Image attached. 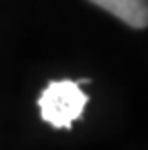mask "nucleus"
Returning a JSON list of instances; mask_svg holds the SVG:
<instances>
[{
  "label": "nucleus",
  "mask_w": 148,
  "mask_h": 150,
  "mask_svg": "<svg viewBox=\"0 0 148 150\" xmlns=\"http://www.w3.org/2000/svg\"><path fill=\"white\" fill-rule=\"evenodd\" d=\"M87 102L89 96L75 81H52L40 93V117L56 129H69L75 119L81 117Z\"/></svg>",
  "instance_id": "nucleus-1"
},
{
  "label": "nucleus",
  "mask_w": 148,
  "mask_h": 150,
  "mask_svg": "<svg viewBox=\"0 0 148 150\" xmlns=\"http://www.w3.org/2000/svg\"><path fill=\"white\" fill-rule=\"evenodd\" d=\"M135 29L148 27V0H89Z\"/></svg>",
  "instance_id": "nucleus-2"
}]
</instances>
